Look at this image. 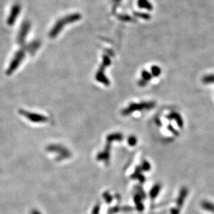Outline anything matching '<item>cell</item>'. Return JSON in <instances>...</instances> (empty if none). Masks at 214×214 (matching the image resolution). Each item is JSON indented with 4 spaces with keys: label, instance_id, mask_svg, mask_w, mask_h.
Segmentation results:
<instances>
[{
    "label": "cell",
    "instance_id": "6da1fadb",
    "mask_svg": "<svg viewBox=\"0 0 214 214\" xmlns=\"http://www.w3.org/2000/svg\"><path fill=\"white\" fill-rule=\"evenodd\" d=\"M80 18H81V15L79 13H73L61 18L60 20L57 21L54 26L52 28L50 33H49V37L51 38H55L63 30L64 25L76 22V21L80 20Z\"/></svg>",
    "mask_w": 214,
    "mask_h": 214
},
{
    "label": "cell",
    "instance_id": "7a4b0ae2",
    "mask_svg": "<svg viewBox=\"0 0 214 214\" xmlns=\"http://www.w3.org/2000/svg\"><path fill=\"white\" fill-rule=\"evenodd\" d=\"M155 106V103L153 101L143 102L140 103H132L130 104L128 107H126L121 112V114L124 116L129 115L131 113L136 111H141L144 110H150Z\"/></svg>",
    "mask_w": 214,
    "mask_h": 214
},
{
    "label": "cell",
    "instance_id": "3957f363",
    "mask_svg": "<svg viewBox=\"0 0 214 214\" xmlns=\"http://www.w3.org/2000/svg\"><path fill=\"white\" fill-rule=\"evenodd\" d=\"M24 57H25V51H24V49H21V50L16 52V54H15L13 60H12L10 65H9L7 70V75H11L19 67L21 62L23 61Z\"/></svg>",
    "mask_w": 214,
    "mask_h": 214
},
{
    "label": "cell",
    "instance_id": "277c9868",
    "mask_svg": "<svg viewBox=\"0 0 214 214\" xmlns=\"http://www.w3.org/2000/svg\"><path fill=\"white\" fill-rule=\"evenodd\" d=\"M103 63H102L101 66L99 68L98 71H97V74H96V79H97V81H99L101 83H103L105 85H109L110 83L109 80L106 78V76H105L104 74V69L105 67H106L111 64V61L109 57L107 56V55H103Z\"/></svg>",
    "mask_w": 214,
    "mask_h": 214
},
{
    "label": "cell",
    "instance_id": "5b68a950",
    "mask_svg": "<svg viewBox=\"0 0 214 214\" xmlns=\"http://www.w3.org/2000/svg\"><path fill=\"white\" fill-rule=\"evenodd\" d=\"M188 188L186 187H183L181 188L180 191H179V193L178 195V197L177 198L176 201V204L177 206L175 208H173L170 211V213L171 214H179L180 213V209L181 208H182L183 204L184 203V201L186 197L188 195Z\"/></svg>",
    "mask_w": 214,
    "mask_h": 214
},
{
    "label": "cell",
    "instance_id": "8992f818",
    "mask_svg": "<svg viewBox=\"0 0 214 214\" xmlns=\"http://www.w3.org/2000/svg\"><path fill=\"white\" fill-rule=\"evenodd\" d=\"M20 113L22 114L24 117L27 118L28 119L30 120L31 122L34 123H43L46 122L47 121V118L45 116L40 115V114L36 113L29 112L20 110Z\"/></svg>",
    "mask_w": 214,
    "mask_h": 214
},
{
    "label": "cell",
    "instance_id": "52a82bcc",
    "mask_svg": "<svg viewBox=\"0 0 214 214\" xmlns=\"http://www.w3.org/2000/svg\"><path fill=\"white\" fill-rule=\"evenodd\" d=\"M31 24L29 21H24L22 23L20 28L19 34L17 36V42L20 45H23L24 41H25L26 37L27 36L28 33L30 30Z\"/></svg>",
    "mask_w": 214,
    "mask_h": 214
},
{
    "label": "cell",
    "instance_id": "ba28073f",
    "mask_svg": "<svg viewBox=\"0 0 214 214\" xmlns=\"http://www.w3.org/2000/svg\"><path fill=\"white\" fill-rule=\"evenodd\" d=\"M21 11V6L18 4H15L11 8V13L9 15V17L7 20V24L8 25L11 26L15 22L17 18L19 15Z\"/></svg>",
    "mask_w": 214,
    "mask_h": 214
},
{
    "label": "cell",
    "instance_id": "9c48e42d",
    "mask_svg": "<svg viewBox=\"0 0 214 214\" xmlns=\"http://www.w3.org/2000/svg\"><path fill=\"white\" fill-rule=\"evenodd\" d=\"M111 142L107 141V145L105 148V150L103 152H102L99 155H98L97 159L103 161H108L110 158V146H111Z\"/></svg>",
    "mask_w": 214,
    "mask_h": 214
},
{
    "label": "cell",
    "instance_id": "30bf717a",
    "mask_svg": "<svg viewBox=\"0 0 214 214\" xmlns=\"http://www.w3.org/2000/svg\"><path fill=\"white\" fill-rule=\"evenodd\" d=\"M40 46V42L39 41H33L31 42L27 45L24 46V50H26L29 51L31 54L33 55L36 53Z\"/></svg>",
    "mask_w": 214,
    "mask_h": 214
},
{
    "label": "cell",
    "instance_id": "8fae6325",
    "mask_svg": "<svg viewBox=\"0 0 214 214\" xmlns=\"http://www.w3.org/2000/svg\"><path fill=\"white\" fill-rule=\"evenodd\" d=\"M167 118H168V119H169L175 120L176 121L175 122H177V123H178V125L179 128H182L183 125H184V122H183L182 118L178 113L174 112H173L170 113L169 115L167 116Z\"/></svg>",
    "mask_w": 214,
    "mask_h": 214
},
{
    "label": "cell",
    "instance_id": "7c38bea8",
    "mask_svg": "<svg viewBox=\"0 0 214 214\" xmlns=\"http://www.w3.org/2000/svg\"><path fill=\"white\" fill-rule=\"evenodd\" d=\"M123 139V135L121 133H112L107 136V141L112 142L115 141H122Z\"/></svg>",
    "mask_w": 214,
    "mask_h": 214
},
{
    "label": "cell",
    "instance_id": "4fadbf2b",
    "mask_svg": "<svg viewBox=\"0 0 214 214\" xmlns=\"http://www.w3.org/2000/svg\"><path fill=\"white\" fill-rule=\"evenodd\" d=\"M141 172H142V169H141V167L140 166L137 167V168L135 169V173L132 175L131 178L133 179H137L141 183H144V182L145 180V178H144V175L141 174Z\"/></svg>",
    "mask_w": 214,
    "mask_h": 214
},
{
    "label": "cell",
    "instance_id": "5bb4252c",
    "mask_svg": "<svg viewBox=\"0 0 214 214\" xmlns=\"http://www.w3.org/2000/svg\"><path fill=\"white\" fill-rule=\"evenodd\" d=\"M138 7L140 8L146 9L148 11H151L153 8V6L148 0H138Z\"/></svg>",
    "mask_w": 214,
    "mask_h": 214
},
{
    "label": "cell",
    "instance_id": "9a60e30c",
    "mask_svg": "<svg viewBox=\"0 0 214 214\" xmlns=\"http://www.w3.org/2000/svg\"><path fill=\"white\" fill-rule=\"evenodd\" d=\"M201 207L207 212L214 213V204L208 201H203L201 203Z\"/></svg>",
    "mask_w": 214,
    "mask_h": 214
},
{
    "label": "cell",
    "instance_id": "2e32d148",
    "mask_svg": "<svg viewBox=\"0 0 214 214\" xmlns=\"http://www.w3.org/2000/svg\"><path fill=\"white\" fill-rule=\"evenodd\" d=\"M160 189H161V185L159 184H155L153 188H152V189L150 191V197L152 198V199H155V198L157 196L160 191Z\"/></svg>",
    "mask_w": 214,
    "mask_h": 214
},
{
    "label": "cell",
    "instance_id": "e0dca14e",
    "mask_svg": "<svg viewBox=\"0 0 214 214\" xmlns=\"http://www.w3.org/2000/svg\"><path fill=\"white\" fill-rule=\"evenodd\" d=\"M141 198L142 197H141V195L138 193L136 194L134 197V200L136 204V209H137L139 212H141V211L144 210V205H143V204L141 202V200H142Z\"/></svg>",
    "mask_w": 214,
    "mask_h": 214
},
{
    "label": "cell",
    "instance_id": "ac0fdd59",
    "mask_svg": "<svg viewBox=\"0 0 214 214\" xmlns=\"http://www.w3.org/2000/svg\"><path fill=\"white\" fill-rule=\"evenodd\" d=\"M132 210V208L128 206L122 207H113L112 209H111L110 212L111 213H117L119 212H131Z\"/></svg>",
    "mask_w": 214,
    "mask_h": 214
},
{
    "label": "cell",
    "instance_id": "d6986e66",
    "mask_svg": "<svg viewBox=\"0 0 214 214\" xmlns=\"http://www.w3.org/2000/svg\"><path fill=\"white\" fill-rule=\"evenodd\" d=\"M202 81L204 84H213L214 83V74H208L204 76Z\"/></svg>",
    "mask_w": 214,
    "mask_h": 214
},
{
    "label": "cell",
    "instance_id": "ffe728a7",
    "mask_svg": "<svg viewBox=\"0 0 214 214\" xmlns=\"http://www.w3.org/2000/svg\"><path fill=\"white\" fill-rule=\"evenodd\" d=\"M152 78V75L151 74L148 72V71H142V72H141V79L142 80H145V82H148V81H150V80H151Z\"/></svg>",
    "mask_w": 214,
    "mask_h": 214
},
{
    "label": "cell",
    "instance_id": "44dd1931",
    "mask_svg": "<svg viewBox=\"0 0 214 214\" xmlns=\"http://www.w3.org/2000/svg\"><path fill=\"white\" fill-rule=\"evenodd\" d=\"M151 71H152V74H153V75L155 77H157L158 76H159L161 74L160 67L156 66V65H154V66L151 67Z\"/></svg>",
    "mask_w": 214,
    "mask_h": 214
},
{
    "label": "cell",
    "instance_id": "7402d4cb",
    "mask_svg": "<svg viewBox=\"0 0 214 214\" xmlns=\"http://www.w3.org/2000/svg\"><path fill=\"white\" fill-rule=\"evenodd\" d=\"M128 144L131 146H134L136 144V142H137V139L134 136H130L128 139Z\"/></svg>",
    "mask_w": 214,
    "mask_h": 214
},
{
    "label": "cell",
    "instance_id": "603a6c76",
    "mask_svg": "<svg viewBox=\"0 0 214 214\" xmlns=\"http://www.w3.org/2000/svg\"><path fill=\"white\" fill-rule=\"evenodd\" d=\"M141 169H142V170H144V171H148V170H149L150 169V165L149 162H146V161H144L142 164Z\"/></svg>",
    "mask_w": 214,
    "mask_h": 214
},
{
    "label": "cell",
    "instance_id": "cb8c5ba5",
    "mask_svg": "<svg viewBox=\"0 0 214 214\" xmlns=\"http://www.w3.org/2000/svg\"><path fill=\"white\" fill-rule=\"evenodd\" d=\"M135 15H136V16L139 17H141V18H143V19H144V20H148V19H150V17L149 15H147V14H145V13H135Z\"/></svg>",
    "mask_w": 214,
    "mask_h": 214
},
{
    "label": "cell",
    "instance_id": "d4e9b609",
    "mask_svg": "<svg viewBox=\"0 0 214 214\" xmlns=\"http://www.w3.org/2000/svg\"><path fill=\"white\" fill-rule=\"evenodd\" d=\"M103 197L105 198V200H106L107 202H112V197L111 195H110V193H105L104 195H103Z\"/></svg>",
    "mask_w": 214,
    "mask_h": 214
},
{
    "label": "cell",
    "instance_id": "484cf974",
    "mask_svg": "<svg viewBox=\"0 0 214 214\" xmlns=\"http://www.w3.org/2000/svg\"><path fill=\"white\" fill-rule=\"evenodd\" d=\"M120 20H121L123 21H130L131 20V17H129L128 15H123V16H121L120 17Z\"/></svg>",
    "mask_w": 214,
    "mask_h": 214
},
{
    "label": "cell",
    "instance_id": "4316f807",
    "mask_svg": "<svg viewBox=\"0 0 214 214\" xmlns=\"http://www.w3.org/2000/svg\"><path fill=\"white\" fill-rule=\"evenodd\" d=\"M168 129L170 130V131H171L175 135H179L178 132L177 131V130H176L175 129H174L173 128H172V126H168Z\"/></svg>",
    "mask_w": 214,
    "mask_h": 214
}]
</instances>
